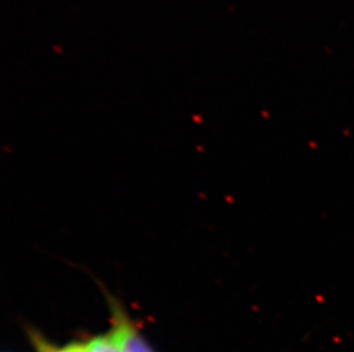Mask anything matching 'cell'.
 I'll use <instances>...</instances> for the list:
<instances>
[{"mask_svg": "<svg viewBox=\"0 0 354 352\" xmlns=\"http://www.w3.org/2000/svg\"><path fill=\"white\" fill-rule=\"evenodd\" d=\"M111 306L113 329L109 334L120 349L123 352H155L123 308L115 301H111Z\"/></svg>", "mask_w": 354, "mask_h": 352, "instance_id": "1", "label": "cell"}, {"mask_svg": "<svg viewBox=\"0 0 354 352\" xmlns=\"http://www.w3.org/2000/svg\"><path fill=\"white\" fill-rule=\"evenodd\" d=\"M86 346L88 352H123L109 333L91 340L90 342L86 343Z\"/></svg>", "mask_w": 354, "mask_h": 352, "instance_id": "2", "label": "cell"}, {"mask_svg": "<svg viewBox=\"0 0 354 352\" xmlns=\"http://www.w3.org/2000/svg\"><path fill=\"white\" fill-rule=\"evenodd\" d=\"M53 352H88L86 344H80V343H73L62 349L55 350Z\"/></svg>", "mask_w": 354, "mask_h": 352, "instance_id": "3", "label": "cell"}]
</instances>
